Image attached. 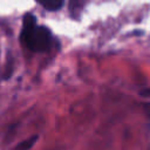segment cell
<instances>
[{
    "instance_id": "1",
    "label": "cell",
    "mask_w": 150,
    "mask_h": 150,
    "mask_svg": "<svg viewBox=\"0 0 150 150\" xmlns=\"http://www.w3.org/2000/svg\"><path fill=\"white\" fill-rule=\"evenodd\" d=\"M22 42L33 52H46L50 48L52 33L47 27L38 26L33 14H26L21 30Z\"/></svg>"
},
{
    "instance_id": "2",
    "label": "cell",
    "mask_w": 150,
    "mask_h": 150,
    "mask_svg": "<svg viewBox=\"0 0 150 150\" xmlns=\"http://www.w3.org/2000/svg\"><path fill=\"white\" fill-rule=\"evenodd\" d=\"M84 7V0H70L69 1V12L74 19H77Z\"/></svg>"
},
{
    "instance_id": "3",
    "label": "cell",
    "mask_w": 150,
    "mask_h": 150,
    "mask_svg": "<svg viewBox=\"0 0 150 150\" xmlns=\"http://www.w3.org/2000/svg\"><path fill=\"white\" fill-rule=\"evenodd\" d=\"M36 1L48 11H57L62 7L64 0H36Z\"/></svg>"
},
{
    "instance_id": "4",
    "label": "cell",
    "mask_w": 150,
    "mask_h": 150,
    "mask_svg": "<svg viewBox=\"0 0 150 150\" xmlns=\"http://www.w3.org/2000/svg\"><path fill=\"white\" fill-rule=\"evenodd\" d=\"M36 141H38V136H36V135L30 136L29 138H27V139H25L23 142L19 143V144L16 145L15 150H29V149L36 143Z\"/></svg>"
},
{
    "instance_id": "5",
    "label": "cell",
    "mask_w": 150,
    "mask_h": 150,
    "mask_svg": "<svg viewBox=\"0 0 150 150\" xmlns=\"http://www.w3.org/2000/svg\"><path fill=\"white\" fill-rule=\"evenodd\" d=\"M142 95H143V96H145V97H150V88H149V89L143 90V91H142Z\"/></svg>"
},
{
    "instance_id": "6",
    "label": "cell",
    "mask_w": 150,
    "mask_h": 150,
    "mask_svg": "<svg viewBox=\"0 0 150 150\" xmlns=\"http://www.w3.org/2000/svg\"><path fill=\"white\" fill-rule=\"evenodd\" d=\"M145 110H146V112H148V115L150 116V103H148V104H145Z\"/></svg>"
}]
</instances>
